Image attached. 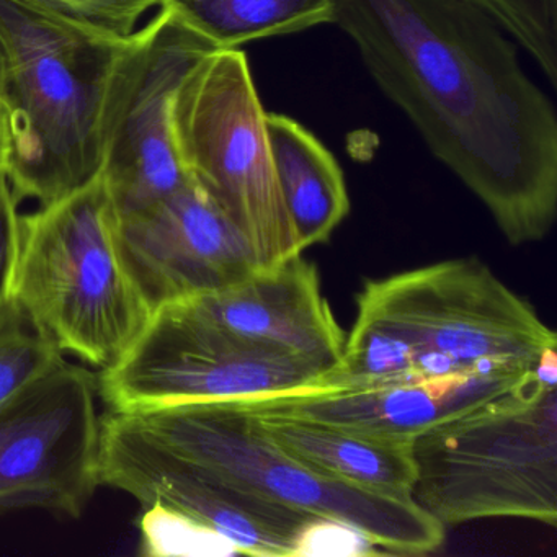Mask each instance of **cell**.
I'll return each mask as SVG.
<instances>
[{
    "label": "cell",
    "mask_w": 557,
    "mask_h": 557,
    "mask_svg": "<svg viewBox=\"0 0 557 557\" xmlns=\"http://www.w3.org/2000/svg\"><path fill=\"white\" fill-rule=\"evenodd\" d=\"M381 92L511 246L557 216V113L513 38L471 0H331Z\"/></svg>",
    "instance_id": "1"
},
{
    "label": "cell",
    "mask_w": 557,
    "mask_h": 557,
    "mask_svg": "<svg viewBox=\"0 0 557 557\" xmlns=\"http://www.w3.org/2000/svg\"><path fill=\"white\" fill-rule=\"evenodd\" d=\"M556 332L474 257L364 283L341 361L321 389L530 371Z\"/></svg>",
    "instance_id": "2"
},
{
    "label": "cell",
    "mask_w": 557,
    "mask_h": 557,
    "mask_svg": "<svg viewBox=\"0 0 557 557\" xmlns=\"http://www.w3.org/2000/svg\"><path fill=\"white\" fill-rule=\"evenodd\" d=\"M141 30L120 35L47 0H0L9 129L18 201L54 203L102 174L116 77Z\"/></svg>",
    "instance_id": "3"
},
{
    "label": "cell",
    "mask_w": 557,
    "mask_h": 557,
    "mask_svg": "<svg viewBox=\"0 0 557 557\" xmlns=\"http://www.w3.org/2000/svg\"><path fill=\"white\" fill-rule=\"evenodd\" d=\"M410 498L443 527L484 518L557 524V357L410 443Z\"/></svg>",
    "instance_id": "4"
},
{
    "label": "cell",
    "mask_w": 557,
    "mask_h": 557,
    "mask_svg": "<svg viewBox=\"0 0 557 557\" xmlns=\"http://www.w3.org/2000/svg\"><path fill=\"white\" fill-rule=\"evenodd\" d=\"M12 299L61 351L100 370L138 341L152 309L123 256L102 174L21 216Z\"/></svg>",
    "instance_id": "5"
},
{
    "label": "cell",
    "mask_w": 557,
    "mask_h": 557,
    "mask_svg": "<svg viewBox=\"0 0 557 557\" xmlns=\"http://www.w3.org/2000/svg\"><path fill=\"white\" fill-rule=\"evenodd\" d=\"M171 451L280 504L334 518L367 533L386 553L426 554L445 527L413 500L376 494L325 478L283 451L233 400L188 403L123 412Z\"/></svg>",
    "instance_id": "6"
},
{
    "label": "cell",
    "mask_w": 557,
    "mask_h": 557,
    "mask_svg": "<svg viewBox=\"0 0 557 557\" xmlns=\"http://www.w3.org/2000/svg\"><path fill=\"white\" fill-rule=\"evenodd\" d=\"M174 133L188 177L243 234L259 270L301 256L244 51H213L188 74L175 100Z\"/></svg>",
    "instance_id": "7"
},
{
    "label": "cell",
    "mask_w": 557,
    "mask_h": 557,
    "mask_svg": "<svg viewBox=\"0 0 557 557\" xmlns=\"http://www.w3.org/2000/svg\"><path fill=\"white\" fill-rule=\"evenodd\" d=\"M327 371L247 341L188 299L161 306L125 357L102 370L99 396L115 412L319 389Z\"/></svg>",
    "instance_id": "8"
},
{
    "label": "cell",
    "mask_w": 557,
    "mask_h": 557,
    "mask_svg": "<svg viewBox=\"0 0 557 557\" xmlns=\"http://www.w3.org/2000/svg\"><path fill=\"white\" fill-rule=\"evenodd\" d=\"M99 381L63 360L0 406V513L79 518L100 485Z\"/></svg>",
    "instance_id": "9"
},
{
    "label": "cell",
    "mask_w": 557,
    "mask_h": 557,
    "mask_svg": "<svg viewBox=\"0 0 557 557\" xmlns=\"http://www.w3.org/2000/svg\"><path fill=\"white\" fill-rule=\"evenodd\" d=\"M216 48L169 9L141 28L113 87L102 177L116 214L141 210L184 187L174 107L188 74Z\"/></svg>",
    "instance_id": "10"
},
{
    "label": "cell",
    "mask_w": 557,
    "mask_h": 557,
    "mask_svg": "<svg viewBox=\"0 0 557 557\" xmlns=\"http://www.w3.org/2000/svg\"><path fill=\"white\" fill-rule=\"evenodd\" d=\"M99 479L145 507L164 505L208 524L249 556L293 557L299 533L315 517L171 451L115 410L102 419Z\"/></svg>",
    "instance_id": "11"
},
{
    "label": "cell",
    "mask_w": 557,
    "mask_h": 557,
    "mask_svg": "<svg viewBox=\"0 0 557 557\" xmlns=\"http://www.w3.org/2000/svg\"><path fill=\"white\" fill-rule=\"evenodd\" d=\"M119 239L152 312L259 270L243 234L191 178L149 207L119 214Z\"/></svg>",
    "instance_id": "12"
},
{
    "label": "cell",
    "mask_w": 557,
    "mask_h": 557,
    "mask_svg": "<svg viewBox=\"0 0 557 557\" xmlns=\"http://www.w3.org/2000/svg\"><path fill=\"white\" fill-rule=\"evenodd\" d=\"M534 370L306 389L233 403L252 416L293 417L363 435L412 442L435 423L507 393Z\"/></svg>",
    "instance_id": "13"
},
{
    "label": "cell",
    "mask_w": 557,
    "mask_h": 557,
    "mask_svg": "<svg viewBox=\"0 0 557 557\" xmlns=\"http://www.w3.org/2000/svg\"><path fill=\"white\" fill-rule=\"evenodd\" d=\"M188 301L239 337L305 358L327 373L344 354L347 334L322 293L318 269L301 256Z\"/></svg>",
    "instance_id": "14"
},
{
    "label": "cell",
    "mask_w": 557,
    "mask_h": 557,
    "mask_svg": "<svg viewBox=\"0 0 557 557\" xmlns=\"http://www.w3.org/2000/svg\"><path fill=\"white\" fill-rule=\"evenodd\" d=\"M252 417L275 445L311 471L376 494L412 500V442L363 435L293 417Z\"/></svg>",
    "instance_id": "15"
},
{
    "label": "cell",
    "mask_w": 557,
    "mask_h": 557,
    "mask_svg": "<svg viewBox=\"0 0 557 557\" xmlns=\"http://www.w3.org/2000/svg\"><path fill=\"white\" fill-rule=\"evenodd\" d=\"M276 178L302 252L327 243L350 213L344 172L331 151L301 123L267 112Z\"/></svg>",
    "instance_id": "16"
},
{
    "label": "cell",
    "mask_w": 557,
    "mask_h": 557,
    "mask_svg": "<svg viewBox=\"0 0 557 557\" xmlns=\"http://www.w3.org/2000/svg\"><path fill=\"white\" fill-rule=\"evenodd\" d=\"M182 24L216 50L332 24L331 0H164Z\"/></svg>",
    "instance_id": "17"
},
{
    "label": "cell",
    "mask_w": 557,
    "mask_h": 557,
    "mask_svg": "<svg viewBox=\"0 0 557 557\" xmlns=\"http://www.w3.org/2000/svg\"><path fill=\"white\" fill-rule=\"evenodd\" d=\"M63 360V351L11 298L0 311V406Z\"/></svg>",
    "instance_id": "18"
},
{
    "label": "cell",
    "mask_w": 557,
    "mask_h": 557,
    "mask_svg": "<svg viewBox=\"0 0 557 557\" xmlns=\"http://www.w3.org/2000/svg\"><path fill=\"white\" fill-rule=\"evenodd\" d=\"M139 518V553L148 557H227L240 554L230 537L164 505H149Z\"/></svg>",
    "instance_id": "19"
},
{
    "label": "cell",
    "mask_w": 557,
    "mask_h": 557,
    "mask_svg": "<svg viewBox=\"0 0 557 557\" xmlns=\"http://www.w3.org/2000/svg\"><path fill=\"white\" fill-rule=\"evenodd\" d=\"M491 15L557 86V0H471Z\"/></svg>",
    "instance_id": "20"
},
{
    "label": "cell",
    "mask_w": 557,
    "mask_h": 557,
    "mask_svg": "<svg viewBox=\"0 0 557 557\" xmlns=\"http://www.w3.org/2000/svg\"><path fill=\"white\" fill-rule=\"evenodd\" d=\"M380 549L383 547L358 528L334 518L314 517L299 533L293 557L373 556Z\"/></svg>",
    "instance_id": "21"
},
{
    "label": "cell",
    "mask_w": 557,
    "mask_h": 557,
    "mask_svg": "<svg viewBox=\"0 0 557 557\" xmlns=\"http://www.w3.org/2000/svg\"><path fill=\"white\" fill-rule=\"evenodd\" d=\"M47 2L120 35L133 34L139 21L148 12L164 5V0H47Z\"/></svg>",
    "instance_id": "22"
},
{
    "label": "cell",
    "mask_w": 557,
    "mask_h": 557,
    "mask_svg": "<svg viewBox=\"0 0 557 557\" xmlns=\"http://www.w3.org/2000/svg\"><path fill=\"white\" fill-rule=\"evenodd\" d=\"M17 203L8 172L0 171V311L12 298V283L21 246Z\"/></svg>",
    "instance_id": "23"
},
{
    "label": "cell",
    "mask_w": 557,
    "mask_h": 557,
    "mask_svg": "<svg viewBox=\"0 0 557 557\" xmlns=\"http://www.w3.org/2000/svg\"><path fill=\"white\" fill-rule=\"evenodd\" d=\"M9 162V129L4 110L0 107V171L8 172Z\"/></svg>",
    "instance_id": "24"
},
{
    "label": "cell",
    "mask_w": 557,
    "mask_h": 557,
    "mask_svg": "<svg viewBox=\"0 0 557 557\" xmlns=\"http://www.w3.org/2000/svg\"><path fill=\"white\" fill-rule=\"evenodd\" d=\"M2 81H4V54L0 48V92H2Z\"/></svg>",
    "instance_id": "25"
}]
</instances>
